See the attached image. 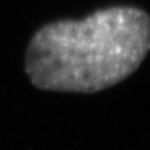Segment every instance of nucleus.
I'll return each mask as SVG.
<instances>
[{
  "label": "nucleus",
  "mask_w": 150,
  "mask_h": 150,
  "mask_svg": "<svg viewBox=\"0 0 150 150\" xmlns=\"http://www.w3.org/2000/svg\"><path fill=\"white\" fill-rule=\"evenodd\" d=\"M149 51L150 16L134 6H112L37 30L25 72L43 91L96 93L130 77Z\"/></svg>",
  "instance_id": "1"
}]
</instances>
